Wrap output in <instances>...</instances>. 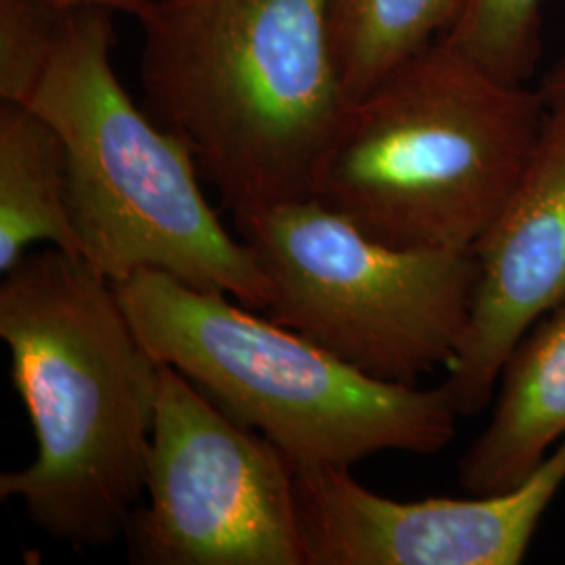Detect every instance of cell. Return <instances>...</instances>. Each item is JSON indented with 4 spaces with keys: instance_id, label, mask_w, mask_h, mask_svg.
Returning a JSON list of instances; mask_svg holds the SVG:
<instances>
[{
    "instance_id": "6da1fadb",
    "label": "cell",
    "mask_w": 565,
    "mask_h": 565,
    "mask_svg": "<svg viewBox=\"0 0 565 565\" xmlns=\"http://www.w3.org/2000/svg\"><path fill=\"white\" fill-rule=\"evenodd\" d=\"M0 340L36 438L34 461L0 476V499L57 543L111 545L145 490L160 361L116 282L57 247L4 275Z\"/></svg>"
},
{
    "instance_id": "7a4b0ae2",
    "label": "cell",
    "mask_w": 565,
    "mask_h": 565,
    "mask_svg": "<svg viewBox=\"0 0 565 565\" xmlns=\"http://www.w3.org/2000/svg\"><path fill=\"white\" fill-rule=\"evenodd\" d=\"M333 0H156L141 20L147 114L233 216L315 198L350 95Z\"/></svg>"
},
{
    "instance_id": "3957f363",
    "label": "cell",
    "mask_w": 565,
    "mask_h": 565,
    "mask_svg": "<svg viewBox=\"0 0 565 565\" xmlns=\"http://www.w3.org/2000/svg\"><path fill=\"white\" fill-rule=\"evenodd\" d=\"M539 90L440 39L350 103L315 198L377 242L471 249L541 139Z\"/></svg>"
},
{
    "instance_id": "277c9868",
    "label": "cell",
    "mask_w": 565,
    "mask_h": 565,
    "mask_svg": "<svg viewBox=\"0 0 565 565\" xmlns=\"http://www.w3.org/2000/svg\"><path fill=\"white\" fill-rule=\"evenodd\" d=\"M116 289L149 352L277 446L294 471L352 469L387 450L436 455L457 431L461 413L445 384L422 390L366 375L223 291L160 270Z\"/></svg>"
},
{
    "instance_id": "5b68a950",
    "label": "cell",
    "mask_w": 565,
    "mask_h": 565,
    "mask_svg": "<svg viewBox=\"0 0 565 565\" xmlns=\"http://www.w3.org/2000/svg\"><path fill=\"white\" fill-rule=\"evenodd\" d=\"M111 55L107 11L67 13L28 103L65 147L82 258L109 281L160 270L266 310L270 285L254 252L224 228L189 147L128 95Z\"/></svg>"
},
{
    "instance_id": "8992f818",
    "label": "cell",
    "mask_w": 565,
    "mask_h": 565,
    "mask_svg": "<svg viewBox=\"0 0 565 565\" xmlns=\"http://www.w3.org/2000/svg\"><path fill=\"white\" fill-rule=\"evenodd\" d=\"M235 226L270 285L273 321L385 382L417 385L452 363L478 281L473 249L377 242L319 198Z\"/></svg>"
},
{
    "instance_id": "52a82bcc",
    "label": "cell",
    "mask_w": 565,
    "mask_h": 565,
    "mask_svg": "<svg viewBox=\"0 0 565 565\" xmlns=\"http://www.w3.org/2000/svg\"><path fill=\"white\" fill-rule=\"evenodd\" d=\"M145 492L124 530L132 564L308 565L291 463L170 364Z\"/></svg>"
},
{
    "instance_id": "ba28073f",
    "label": "cell",
    "mask_w": 565,
    "mask_h": 565,
    "mask_svg": "<svg viewBox=\"0 0 565 565\" xmlns=\"http://www.w3.org/2000/svg\"><path fill=\"white\" fill-rule=\"evenodd\" d=\"M565 484V440L522 486L394 501L350 469H296L308 565H518Z\"/></svg>"
},
{
    "instance_id": "9c48e42d",
    "label": "cell",
    "mask_w": 565,
    "mask_h": 565,
    "mask_svg": "<svg viewBox=\"0 0 565 565\" xmlns=\"http://www.w3.org/2000/svg\"><path fill=\"white\" fill-rule=\"evenodd\" d=\"M471 249L478 281L445 382L465 417L494 398L527 329L565 302V107L546 109L524 174Z\"/></svg>"
},
{
    "instance_id": "30bf717a",
    "label": "cell",
    "mask_w": 565,
    "mask_h": 565,
    "mask_svg": "<svg viewBox=\"0 0 565 565\" xmlns=\"http://www.w3.org/2000/svg\"><path fill=\"white\" fill-rule=\"evenodd\" d=\"M494 398L490 424L459 461V484L476 497L524 484L565 440V302L511 350Z\"/></svg>"
},
{
    "instance_id": "8fae6325",
    "label": "cell",
    "mask_w": 565,
    "mask_h": 565,
    "mask_svg": "<svg viewBox=\"0 0 565 565\" xmlns=\"http://www.w3.org/2000/svg\"><path fill=\"white\" fill-rule=\"evenodd\" d=\"M34 243L72 256L82 247L70 200L67 153L57 130L28 105H0V273Z\"/></svg>"
},
{
    "instance_id": "7c38bea8",
    "label": "cell",
    "mask_w": 565,
    "mask_h": 565,
    "mask_svg": "<svg viewBox=\"0 0 565 565\" xmlns=\"http://www.w3.org/2000/svg\"><path fill=\"white\" fill-rule=\"evenodd\" d=\"M459 0H333L331 39L352 102L445 39Z\"/></svg>"
},
{
    "instance_id": "4fadbf2b",
    "label": "cell",
    "mask_w": 565,
    "mask_h": 565,
    "mask_svg": "<svg viewBox=\"0 0 565 565\" xmlns=\"http://www.w3.org/2000/svg\"><path fill=\"white\" fill-rule=\"evenodd\" d=\"M543 0H459L445 41L507 84H525L541 57Z\"/></svg>"
},
{
    "instance_id": "5bb4252c",
    "label": "cell",
    "mask_w": 565,
    "mask_h": 565,
    "mask_svg": "<svg viewBox=\"0 0 565 565\" xmlns=\"http://www.w3.org/2000/svg\"><path fill=\"white\" fill-rule=\"evenodd\" d=\"M65 15L49 0H0V102L28 105L34 97Z\"/></svg>"
},
{
    "instance_id": "9a60e30c",
    "label": "cell",
    "mask_w": 565,
    "mask_h": 565,
    "mask_svg": "<svg viewBox=\"0 0 565 565\" xmlns=\"http://www.w3.org/2000/svg\"><path fill=\"white\" fill-rule=\"evenodd\" d=\"M61 13L97 9L107 13H124L141 21L156 4V0H49Z\"/></svg>"
},
{
    "instance_id": "2e32d148",
    "label": "cell",
    "mask_w": 565,
    "mask_h": 565,
    "mask_svg": "<svg viewBox=\"0 0 565 565\" xmlns=\"http://www.w3.org/2000/svg\"><path fill=\"white\" fill-rule=\"evenodd\" d=\"M539 93L545 102L546 109L551 107H565V57L557 61L539 86Z\"/></svg>"
}]
</instances>
